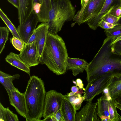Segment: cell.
I'll use <instances>...</instances> for the list:
<instances>
[{
  "label": "cell",
  "instance_id": "obj_1",
  "mask_svg": "<svg viewBox=\"0 0 121 121\" xmlns=\"http://www.w3.org/2000/svg\"><path fill=\"white\" fill-rule=\"evenodd\" d=\"M113 41L112 38L105 39L97 54L89 63L85 69L87 85L105 75L121 76V56L112 51L111 43Z\"/></svg>",
  "mask_w": 121,
  "mask_h": 121
},
{
  "label": "cell",
  "instance_id": "obj_2",
  "mask_svg": "<svg viewBox=\"0 0 121 121\" xmlns=\"http://www.w3.org/2000/svg\"><path fill=\"white\" fill-rule=\"evenodd\" d=\"M68 56L64 41L57 34L48 33L40 60L48 69L57 75L65 73Z\"/></svg>",
  "mask_w": 121,
  "mask_h": 121
},
{
  "label": "cell",
  "instance_id": "obj_3",
  "mask_svg": "<svg viewBox=\"0 0 121 121\" xmlns=\"http://www.w3.org/2000/svg\"><path fill=\"white\" fill-rule=\"evenodd\" d=\"M26 109V121H40L43 117L46 92L41 78L30 77L24 92Z\"/></svg>",
  "mask_w": 121,
  "mask_h": 121
},
{
  "label": "cell",
  "instance_id": "obj_4",
  "mask_svg": "<svg viewBox=\"0 0 121 121\" xmlns=\"http://www.w3.org/2000/svg\"><path fill=\"white\" fill-rule=\"evenodd\" d=\"M76 11L69 0H52L48 21L47 22L48 33L57 34L65 22L73 20Z\"/></svg>",
  "mask_w": 121,
  "mask_h": 121
},
{
  "label": "cell",
  "instance_id": "obj_5",
  "mask_svg": "<svg viewBox=\"0 0 121 121\" xmlns=\"http://www.w3.org/2000/svg\"><path fill=\"white\" fill-rule=\"evenodd\" d=\"M97 99V115L102 121H119L120 116L117 111L118 102L114 98L103 93Z\"/></svg>",
  "mask_w": 121,
  "mask_h": 121
},
{
  "label": "cell",
  "instance_id": "obj_6",
  "mask_svg": "<svg viewBox=\"0 0 121 121\" xmlns=\"http://www.w3.org/2000/svg\"><path fill=\"white\" fill-rule=\"evenodd\" d=\"M105 0H89L76 13L73 21L79 25L87 22L99 13Z\"/></svg>",
  "mask_w": 121,
  "mask_h": 121
},
{
  "label": "cell",
  "instance_id": "obj_7",
  "mask_svg": "<svg viewBox=\"0 0 121 121\" xmlns=\"http://www.w3.org/2000/svg\"><path fill=\"white\" fill-rule=\"evenodd\" d=\"M65 95L54 90L46 93L44 100L43 117L54 115L60 109Z\"/></svg>",
  "mask_w": 121,
  "mask_h": 121
},
{
  "label": "cell",
  "instance_id": "obj_8",
  "mask_svg": "<svg viewBox=\"0 0 121 121\" xmlns=\"http://www.w3.org/2000/svg\"><path fill=\"white\" fill-rule=\"evenodd\" d=\"M112 77L109 75L102 76L87 85L83 95L85 98L84 100L92 101L95 96L103 92L108 86Z\"/></svg>",
  "mask_w": 121,
  "mask_h": 121
},
{
  "label": "cell",
  "instance_id": "obj_9",
  "mask_svg": "<svg viewBox=\"0 0 121 121\" xmlns=\"http://www.w3.org/2000/svg\"><path fill=\"white\" fill-rule=\"evenodd\" d=\"M39 22L37 15L33 11L29 17L17 28V32L22 40L27 43L36 29Z\"/></svg>",
  "mask_w": 121,
  "mask_h": 121
},
{
  "label": "cell",
  "instance_id": "obj_10",
  "mask_svg": "<svg viewBox=\"0 0 121 121\" xmlns=\"http://www.w3.org/2000/svg\"><path fill=\"white\" fill-rule=\"evenodd\" d=\"M6 90L10 104L15 108L19 114L26 119L27 112L24 93L20 92L17 88L12 90Z\"/></svg>",
  "mask_w": 121,
  "mask_h": 121
},
{
  "label": "cell",
  "instance_id": "obj_11",
  "mask_svg": "<svg viewBox=\"0 0 121 121\" xmlns=\"http://www.w3.org/2000/svg\"><path fill=\"white\" fill-rule=\"evenodd\" d=\"M21 59L30 67L40 63L35 41L30 44H26L18 54Z\"/></svg>",
  "mask_w": 121,
  "mask_h": 121
},
{
  "label": "cell",
  "instance_id": "obj_12",
  "mask_svg": "<svg viewBox=\"0 0 121 121\" xmlns=\"http://www.w3.org/2000/svg\"><path fill=\"white\" fill-rule=\"evenodd\" d=\"M97 115V102L87 101L80 110L76 112L75 121H99Z\"/></svg>",
  "mask_w": 121,
  "mask_h": 121
},
{
  "label": "cell",
  "instance_id": "obj_13",
  "mask_svg": "<svg viewBox=\"0 0 121 121\" xmlns=\"http://www.w3.org/2000/svg\"><path fill=\"white\" fill-rule=\"evenodd\" d=\"M117 5L121 6V0H105L104 4L99 13L91 18L86 22L89 27L95 30L98 27V24L102 17L107 13L113 6Z\"/></svg>",
  "mask_w": 121,
  "mask_h": 121
},
{
  "label": "cell",
  "instance_id": "obj_14",
  "mask_svg": "<svg viewBox=\"0 0 121 121\" xmlns=\"http://www.w3.org/2000/svg\"><path fill=\"white\" fill-rule=\"evenodd\" d=\"M19 24L25 22L33 11V0H19L17 9Z\"/></svg>",
  "mask_w": 121,
  "mask_h": 121
},
{
  "label": "cell",
  "instance_id": "obj_15",
  "mask_svg": "<svg viewBox=\"0 0 121 121\" xmlns=\"http://www.w3.org/2000/svg\"><path fill=\"white\" fill-rule=\"evenodd\" d=\"M88 64L84 59L68 57L66 65L67 71L71 70L73 75L76 77L80 73H83Z\"/></svg>",
  "mask_w": 121,
  "mask_h": 121
},
{
  "label": "cell",
  "instance_id": "obj_16",
  "mask_svg": "<svg viewBox=\"0 0 121 121\" xmlns=\"http://www.w3.org/2000/svg\"><path fill=\"white\" fill-rule=\"evenodd\" d=\"M41 24V28L35 40L40 61L48 33L47 23H42Z\"/></svg>",
  "mask_w": 121,
  "mask_h": 121
},
{
  "label": "cell",
  "instance_id": "obj_17",
  "mask_svg": "<svg viewBox=\"0 0 121 121\" xmlns=\"http://www.w3.org/2000/svg\"><path fill=\"white\" fill-rule=\"evenodd\" d=\"M60 108L64 121H75L76 111L65 95Z\"/></svg>",
  "mask_w": 121,
  "mask_h": 121
},
{
  "label": "cell",
  "instance_id": "obj_18",
  "mask_svg": "<svg viewBox=\"0 0 121 121\" xmlns=\"http://www.w3.org/2000/svg\"><path fill=\"white\" fill-rule=\"evenodd\" d=\"M5 60L11 65L25 72L30 77V67L21 59L18 54L11 52L6 56Z\"/></svg>",
  "mask_w": 121,
  "mask_h": 121
},
{
  "label": "cell",
  "instance_id": "obj_19",
  "mask_svg": "<svg viewBox=\"0 0 121 121\" xmlns=\"http://www.w3.org/2000/svg\"><path fill=\"white\" fill-rule=\"evenodd\" d=\"M20 77L19 75L16 74L13 75L5 73L0 71V82L5 89L12 90L16 89L13 83L15 79H18Z\"/></svg>",
  "mask_w": 121,
  "mask_h": 121
},
{
  "label": "cell",
  "instance_id": "obj_20",
  "mask_svg": "<svg viewBox=\"0 0 121 121\" xmlns=\"http://www.w3.org/2000/svg\"><path fill=\"white\" fill-rule=\"evenodd\" d=\"M52 0H39L41 5L40 11L37 16L39 22H47L49 20V14L52 5Z\"/></svg>",
  "mask_w": 121,
  "mask_h": 121
},
{
  "label": "cell",
  "instance_id": "obj_21",
  "mask_svg": "<svg viewBox=\"0 0 121 121\" xmlns=\"http://www.w3.org/2000/svg\"><path fill=\"white\" fill-rule=\"evenodd\" d=\"M111 98H115L121 93V76L112 77L108 87Z\"/></svg>",
  "mask_w": 121,
  "mask_h": 121
},
{
  "label": "cell",
  "instance_id": "obj_22",
  "mask_svg": "<svg viewBox=\"0 0 121 121\" xmlns=\"http://www.w3.org/2000/svg\"><path fill=\"white\" fill-rule=\"evenodd\" d=\"M0 121H18L17 115L11 111L8 107L5 108L0 103Z\"/></svg>",
  "mask_w": 121,
  "mask_h": 121
},
{
  "label": "cell",
  "instance_id": "obj_23",
  "mask_svg": "<svg viewBox=\"0 0 121 121\" xmlns=\"http://www.w3.org/2000/svg\"><path fill=\"white\" fill-rule=\"evenodd\" d=\"M0 17L12 33L13 36L22 40L17 32V28L1 8H0Z\"/></svg>",
  "mask_w": 121,
  "mask_h": 121
},
{
  "label": "cell",
  "instance_id": "obj_24",
  "mask_svg": "<svg viewBox=\"0 0 121 121\" xmlns=\"http://www.w3.org/2000/svg\"><path fill=\"white\" fill-rule=\"evenodd\" d=\"M65 95L76 111L80 109L82 103L85 99L84 97L83 96H81V95L79 94H75L70 97H68L66 95Z\"/></svg>",
  "mask_w": 121,
  "mask_h": 121
},
{
  "label": "cell",
  "instance_id": "obj_25",
  "mask_svg": "<svg viewBox=\"0 0 121 121\" xmlns=\"http://www.w3.org/2000/svg\"><path fill=\"white\" fill-rule=\"evenodd\" d=\"M9 31L6 26L0 27V54L4 48L6 43L8 40Z\"/></svg>",
  "mask_w": 121,
  "mask_h": 121
},
{
  "label": "cell",
  "instance_id": "obj_26",
  "mask_svg": "<svg viewBox=\"0 0 121 121\" xmlns=\"http://www.w3.org/2000/svg\"><path fill=\"white\" fill-rule=\"evenodd\" d=\"M104 32L107 37L112 38L114 41L121 36V26L115 25L112 28L105 30Z\"/></svg>",
  "mask_w": 121,
  "mask_h": 121
},
{
  "label": "cell",
  "instance_id": "obj_27",
  "mask_svg": "<svg viewBox=\"0 0 121 121\" xmlns=\"http://www.w3.org/2000/svg\"><path fill=\"white\" fill-rule=\"evenodd\" d=\"M10 40L14 48L20 52L22 50L26 44L23 40L14 36L10 38Z\"/></svg>",
  "mask_w": 121,
  "mask_h": 121
},
{
  "label": "cell",
  "instance_id": "obj_28",
  "mask_svg": "<svg viewBox=\"0 0 121 121\" xmlns=\"http://www.w3.org/2000/svg\"><path fill=\"white\" fill-rule=\"evenodd\" d=\"M119 18L114 16L107 12L102 17L100 20H103L106 22L116 25H117Z\"/></svg>",
  "mask_w": 121,
  "mask_h": 121
},
{
  "label": "cell",
  "instance_id": "obj_29",
  "mask_svg": "<svg viewBox=\"0 0 121 121\" xmlns=\"http://www.w3.org/2000/svg\"><path fill=\"white\" fill-rule=\"evenodd\" d=\"M107 12L114 16L119 17L121 15V6L119 5H114L111 7Z\"/></svg>",
  "mask_w": 121,
  "mask_h": 121
},
{
  "label": "cell",
  "instance_id": "obj_30",
  "mask_svg": "<svg viewBox=\"0 0 121 121\" xmlns=\"http://www.w3.org/2000/svg\"><path fill=\"white\" fill-rule=\"evenodd\" d=\"M111 45V49L114 53L121 56V40Z\"/></svg>",
  "mask_w": 121,
  "mask_h": 121
},
{
  "label": "cell",
  "instance_id": "obj_31",
  "mask_svg": "<svg viewBox=\"0 0 121 121\" xmlns=\"http://www.w3.org/2000/svg\"><path fill=\"white\" fill-rule=\"evenodd\" d=\"M41 23L39 24L35 29L26 44L31 43L35 41L38 33L41 28Z\"/></svg>",
  "mask_w": 121,
  "mask_h": 121
},
{
  "label": "cell",
  "instance_id": "obj_32",
  "mask_svg": "<svg viewBox=\"0 0 121 121\" xmlns=\"http://www.w3.org/2000/svg\"><path fill=\"white\" fill-rule=\"evenodd\" d=\"M115 25L101 20L98 22V26H99L105 30L108 29L113 27Z\"/></svg>",
  "mask_w": 121,
  "mask_h": 121
},
{
  "label": "cell",
  "instance_id": "obj_33",
  "mask_svg": "<svg viewBox=\"0 0 121 121\" xmlns=\"http://www.w3.org/2000/svg\"><path fill=\"white\" fill-rule=\"evenodd\" d=\"M54 116L56 121H64L60 109L56 113Z\"/></svg>",
  "mask_w": 121,
  "mask_h": 121
},
{
  "label": "cell",
  "instance_id": "obj_34",
  "mask_svg": "<svg viewBox=\"0 0 121 121\" xmlns=\"http://www.w3.org/2000/svg\"><path fill=\"white\" fill-rule=\"evenodd\" d=\"M76 81L77 83V86H78L79 88L82 89L84 91L85 88H84V84L82 81L80 79L78 78L76 79Z\"/></svg>",
  "mask_w": 121,
  "mask_h": 121
},
{
  "label": "cell",
  "instance_id": "obj_35",
  "mask_svg": "<svg viewBox=\"0 0 121 121\" xmlns=\"http://www.w3.org/2000/svg\"><path fill=\"white\" fill-rule=\"evenodd\" d=\"M15 7L18 9L19 7V0H7Z\"/></svg>",
  "mask_w": 121,
  "mask_h": 121
},
{
  "label": "cell",
  "instance_id": "obj_36",
  "mask_svg": "<svg viewBox=\"0 0 121 121\" xmlns=\"http://www.w3.org/2000/svg\"><path fill=\"white\" fill-rule=\"evenodd\" d=\"M41 121H56L54 115L47 117Z\"/></svg>",
  "mask_w": 121,
  "mask_h": 121
},
{
  "label": "cell",
  "instance_id": "obj_37",
  "mask_svg": "<svg viewBox=\"0 0 121 121\" xmlns=\"http://www.w3.org/2000/svg\"><path fill=\"white\" fill-rule=\"evenodd\" d=\"M79 88L77 86H72L71 88V90L72 92L76 93L79 90Z\"/></svg>",
  "mask_w": 121,
  "mask_h": 121
},
{
  "label": "cell",
  "instance_id": "obj_38",
  "mask_svg": "<svg viewBox=\"0 0 121 121\" xmlns=\"http://www.w3.org/2000/svg\"><path fill=\"white\" fill-rule=\"evenodd\" d=\"M89 0H81V8L84 7L87 3Z\"/></svg>",
  "mask_w": 121,
  "mask_h": 121
},
{
  "label": "cell",
  "instance_id": "obj_39",
  "mask_svg": "<svg viewBox=\"0 0 121 121\" xmlns=\"http://www.w3.org/2000/svg\"><path fill=\"white\" fill-rule=\"evenodd\" d=\"M115 98L118 103L121 104V93Z\"/></svg>",
  "mask_w": 121,
  "mask_h": 121
},
{
  "label": "cell",
  "instance_id": "obj_40",
  "mask_svg": "<svg viewBox=\"0 0 121 121\" xmlns=\"http://www.w3.org/2000/svg\"><path fill=\"white\" fill-rule=\"evenodd\" d=\"M103 93L105 94H109V90L108 87L105 88L103 92Z\"/></svg>",
  "mask_w": 121,
  "mask_h": 121
},
{
  "label": "cell",
  "instance_id": "obj_41",
  "mask_svg": "<svg viewBox=\"0 0 121 121\" xmlns=\"http://www.w3.org/2000/svg\"><path fill=\"white\" fill-rule=\"evenodd\" d=\"M117 108L121 111V104L118 103L117 106ZM119 118V121H121V116Z\"/></svg>",
  "mask_w": 121,
  "mask_h": 121
},
{
  "label": "cell",
  "instance_id": "obj_42",
  "mask_svg": "<svg viewBox=\"0 0 121 121\" xmlns=\"http://www.w3.org/2000/svg\"><path fill=\"white\" fill-rule=\"evenodd\" d=\"M38 4L41 5L39 2V0H33V5Z\"/></svg>",
  "mask_w": 121,
  "mask_h": 121
},
{
  "label": "cell",
  "instance_id": "obj_43",
  "mask_svg": "<svg viewBox=\"0 0 121 121\" xmlns=\"http://www.w3.org/2000/svg\"><path fill=\"white\" fill-rule=\"evenodd\" d=\"M117 25L121 26V15L119 18L117 22Z\"/></svg>",
  "mask_w": 121,
  "mask_h": 121
},
{
  "label": "cell",
  "instance_id": "obj_44",
  "mask_svg": "<svg viewBox=\"0 0 121 121\" xmlns=\"http://www.w3.org/2000/svg\"><path fill=\"white\" fill-rule=\"evenodd\" d=\"M75 94V93L71 91L66 95L68 97H70L73 95Z\"/></svg>",
  "mask_w": 121,
  "mask_h": 121
},
{
  "label": "cell",
  "instance_id": "obj_45",
  "mask_svg": "<svg viewBox=\"0 0 121 121\" xmlns=\"http://www.w3.org/2000/svg\"><path fill=\"white\" fill-rule=\"evenodd\" d=\"M121 40V36L118 37V38L117 39L115 40L113 42H112L111 43V44H112L113 43L118 41L119 40Z\"/></svg>",
  "mask_w": 121,
  "mask_h": 121
},
{
  "label": "cell",
  "instance_id": "obj_46",
  "mask_svg": "<svg viewBox=\"0 0 121 121\" xmlns=\"http://www.w3.org/2000/svg\"><path fill=\"white\" fill-rule=\"evenodd\" d=\"M82 90V89H80V90L78 91L76 94H82L83 93Z\"/></svg>",
  "mask_w": 121,
  "mask_h": 121
},
{
  "label": "cell",
  "instance_id": "obj_47",
  "mask_svg": "<svg viewBox=\"0 0 121 121\" xmlns=\"http://www.w3.org/2000/svg\"><path fill=\"white\" fill-rule=\"evenodd\" d=\"M73 82L74 84L75 85H76V86H77V84L76 81H75L73 80Z\"/></svg>",
  "mask_w": 121,
  "mask_h": 121
}]
</instances>
